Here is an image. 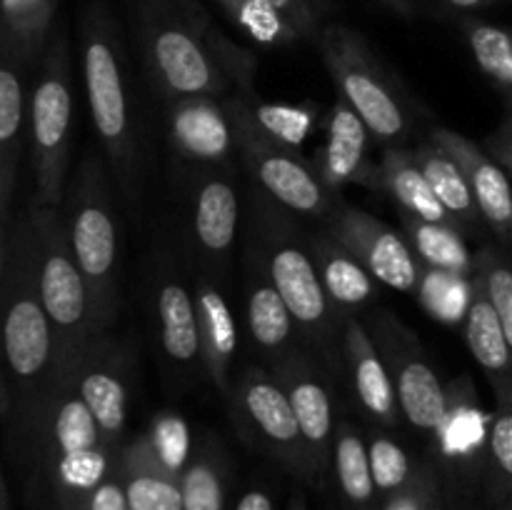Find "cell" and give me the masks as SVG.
Returning a JSON list of instances; mask_svg holds the SVG:
<instances>
[{
	"instance_id": "obj_1",
	"label": "cell",
	"mask_w": 512,
	"mask_h": 510,
	"mask_svg": "<svg viewBox=\"0 0 512 510\" xmlns=\"http://www.w3.org/2000/svg\"><path fill=\"white\" fill-rule=\"evenodd\" d=\"M25 420L55 510H83L88 495L113 470L115 450L100 438L70 373L50 380L48 388L25 408Z\"/></svg>"
},
{
	"instance_id": "obj_2",
	"label": "cell",
	"mask_w": 512,
	"mask_h": 510,
	"mask_svg": "<svg viewBox=\"0 0 512 510\" xmlns=\"http://www.w3.org/2000/svg\"><path fill=\"white\" fill-rule=\"evenodd\" d=\"M33 280L55 338V375L73 368L88 343L98 338L85 280L70 253L60 210L35 208L23 220Z\"/></svg>"
},
{
	"instance_id": "obj_3",
	"label": "cell",
	"mask_w": 512,
	"mask_h": 510,
	"mask_svg": "<svg viewBox=\"0 0 512 510\" xmlns=\"http://www.w3.org/2000/svg\"><path fill=\"white\" fill-rule=\"evenodd\" d=\"M208 20L180 0H148L140 15V45L148 73L168 103L183 98H220L228 80L205 43Z\"/></svg>"
},
{
	"instance_id": "obj_4",
	"label": "cell",
	"mask_w": 512,
	"mask_h": 510,
	"mask_svg": "<svg viewBox=\"0 0 512 510\" xmlns=\"http://www.w3.org/2000/svg\"><path fill=\"white\" fill-rule=\"evenodd\" d=\"M83 78L95 133L113 163L120 190L133 203L140 190L138 123L115 28L90 13L83 23Z\"/></svg>"
},
{
	"instance_id": "obj_5",
	"label": "cell",
	"mask_w": 512,
	"mask_h": 510,
	"mask_svg": "<svg viewBox=\"0 0 512 510\" xmlns=\"http://www.w3.org/2000/svg\"><path fill=\"white\" fill-rule=\"evenodd\" d=\"M63 203L65 238L88 288L95 330L103 335L118 308V225L100 160L80 163Z\"/></svg>"
},
{
	"instance_id": "obj_6",
	"label": "cell",
	"mask_w": 512,
	"mask_h": 510,
	"mask_svg": "<svg viewBox=\"0 0 512 510\" xmlns=\"http://www.w3.org/2000/svg\"><path fill=\"white\" fill-rule=\"evenodd\" d=\"M0 353L28 408L55 378V338L33 280L28 235L15 233L0 288Z\"/></svg>"
},
{
	"instance_id": "obj_7",
	"label": "cell",
	"mask_w": 512,
	"mask_h": 510,
	"mask_svg": "<svg viewBox=\"0 0 512 510\" xmlns=\"http://www.w3.org/2000/svg\"><path fill=\"white\" fill-rule=\"evenodd\" d=\"M315 43L340 100L363 120L368 133L378 140H403L413 125L410 100L368 40L348 25L330 23L320 28Z\"/></svg>"
},
{
	"instance_id": "obj_8",
	"label": "cell",
	"mask_w": 512,
	"mask_h": 510,
	"mask_svg": "<svg viewBox=\"0 0 512 510\" xmlns=\"http://www.w3.org/2000/svg\"><path fill=\"white\" fill-rule=\"evenodd\" d=\"M30 165L35 175V208L60 210L68 190L70 125H73V83L68 43L63 35L45 45L38 78L28 100Z\"/></svg>"
},
{
	"instance_id": "obj_9",
	"label": "cell",
	"mask_w": 512,
	"mask_h": 510,
	"mask_svg": "<svg viewBox=\"0 0 512 510\" xmlns=\"http://www.w3.org/2000/svg\"><path fill=\"white\" fill-rule=\"evenodd\" d=\"M255 235H258L255 245L258 270L280 295L293 323L323 353L330 355L335 343H340V325L345 315L338 318L340 313L325 295L310 260L308 245L300 243L288 220L273 213H260Z\"/></svg>"
},
{
	"instance_id": "obj_10",
	"label": "cell",
	"mask_w": 512,
	"mask_h": 510,
	"mask_svg": "<svg viewBox=\"0 0 512 510\" xmlns=\"http://www.w3.org/2000/svg\"><path fill=\"white\" fill-rule=\"evenodd\" d=\"M220 103L230 120L233 145L240 150L250 175L265 190V195L290 213L323 218L338 195L323 188L313 165L300 158L298 150L265 133L255 123L248 100L233 95Z\"/></svg>"
},
{
	"instance_id": "obj_11",
	"label": "cell",
	"mask_w": 512,
	"mask_h": 510,
	"mask_svg": "<svg viewBox=\"0 0 512 510\" xmlns=\"http://www.w3.org/2000/svg\"><path fill=\"white\" fill-rule=\"evenodd\" d=\"M488 413L480 408L475 385L458 378L445 385V415L430 438L435 458L430 460L438 478L445 510H470L483 505V450Z\"/></svg>"
},
{
	"instance_id": "obj_12",
	"label": "cell",
	"mask_w": 512,
	"mask_h": 510,
	"mask_svg": "<svg viewBox=\"0 0 512 510\" xmlns=\"http://www.w3.org/2000/svg\"><path fill=\"white\" fill-rule=\"evenodd\" d=\"M368 330L380 360L385 363L398 400L400 418L433 435L445 415V385L425 358L423 345L393 313H375Z\"/></svg>"
},
{
	"instance_id": "obj_13",
	"label": "cell",
	"mask_w": 512,
	"mask_h": 510,
	"mask_svg": "<svg viewBox=\"0 0 512 510\" xmlns=\"http://www.w3.org/2000/svg\"><path fill=\"white\" fill-rule=\"evenodd\" d=\"M323 220V233L343 245L368 270L370 278L400 293L418 295L425 268L415 258L403 235L388 228L383 220L373 218L355 205L343 203L340 198L333 200Z\"/></svg>"
},
{
	"instance_id": "obj_14",
	"label": "cell",
	"mask_w": 512,
	"mask_h": 510,
	"mask_svg": "<svg viewBox=\"0 0 512 510\" xmlns=\"http://www.w3.org/2000/svg\"><path fill=\"white\" fill-rule=\"evenodd\" d=\"M270 375L288 398L290 410L298 423L308 455L313 480H320L330 470V445L335 433L333 398L318 365L300 350H283L273 358Z\"/></svg>"
},
{
	"instance_id": "obj_15",
	"label": "cell",
	"mask_w": 512,
	"mask_h": 510,
	"mask_svg": "<svg viewBox=\"0 0 512 510\" xmlns=\"http://www.w3.org/2000/svg\"><path fill=\"white\" fill-rule=\"evenodd\" d=\"M238 410L255 438L295 475L313 480L308 455L288 398L265 368H248L235 388Z\"/></svg>"
},
{
	"instance_id": "obj_16",
	"label": "cell",
	"mask_w": 512,
	"mask_h": 510,
	"mask_svg": "<svg viewBox=\"0 0 512 510\" xmlns=\"http://www.w3.org/2000/svg\"><path fill=\"white\" fill-rule=\"evenodd\" d=\"M65 373L73 378L75 390L88 413L93 415L103 443L110 450H118L128 418V388H125L118 353L108 343L105 333L90 340L83 355Z\"/></svg>"
},
{
	"instance_id": "obj_17",
	"label": "cell",
	"mask_w": 512,
	"mask_h": 510,
	"mask_svg": "<svg viewBox=\"0 0 512 510\" xmlns=\"http://www.w3.org/2000/svg\"><path fill=\"white\" fill-rule=\"evenodd\" d=\"M430 140L440 150H445L463 170L480 218L498 233L500 240H508L512 230V193L508 173L490 155H485L480 145H475L473 140L455 133V130L433 128Z\"/></svg>"
},
{
	"instance_id": "obj_18",
	"label": "cell",
	"mask_w": 512,
	"mask_h": 510,
	"mask_svg": "<svg viewBox=\"0 0 512 510\" xmlns=\"http://www.w3.org/2000/svg\"><path fill=\"white\" fill-rule=\"evenodd\" d=\"M340 360L350 375L355 398H358L360 408L368 413V418L380 425H388V428L398 425L400 410L388 368L380 360L365 325L350 315H345L343 325H340Z\"/></svg>"
},
{
	"instance_id": "obj_19",
	"label": "cell",
	"mask_w": 512,
	"mask_h": 510,
	"mask_svg": "<svg viewBox=\"0 0 512 510\" xmlns=\"http://www.w3.org/2000/svg\"><path fill=\"white\" fill-rule=\"evenodd\" d=\"M168 135L180 158L225 163L233 153V130L218 98H183L168 105Z\"/></svg>"
},
{
	"instance_id": "obj_20",
	"label": "cell",
	"mask_w": 512,
	"mask_h": 510,
	"mask_svg": "<svg viewBox=\"0 0 512 510\" xmlns=\"http://www.w3.org/2000/svg\"><path fill=\"white\" fill-rule=\"evenodd\" d=\"M368 128L363 120L338 98L328 118L325 143L315 158L313 170L325 190L338 193L350 183H360L373 188L375 165L368 163Z\"/></svg>"
},
{
	"instance_id": "obj_21",
	"label": "cell",
	"mask_w": 512,
	"mask_h": 510,
	"mask_svg": "<svg viewBox=\"0 0 512 510\" xmlns=\"http://www.w3.org/2000/svg\"><path fill=\"white\" fill-rule=\"evenodd\" d=\"M115 473L128 510H183L180 475L160 460L148 433L135 435L115 450Z\"/></svg>"
},
{
	"instance_id": "obj_22",
	"label": "cell",
	"mask_w": 512,
	"mask_h": 510,
	"mask_svg": "<svg viewBox=\"0 0 512 510\" xmlns=\"http://www.w3.org/2000/svg\"><path fill=\"white\" fill-rule=\"evenodd\" d=\"M195 315H198L200 360L205 373L223 395L230 393V363L238 350V328L233 310L218 288L208 280H200L195 288Z\"/></svg>"
},
{
	"instance_id": "obj_23",
	"label": "cell",
	"mask_w": 512,
	"mask_h": 510,
	"mask_svg": "<svg viewBox=\"0 0 512 510\" xmlns=\"http://www.w3.org/2000/svg\"><path fill=\"white\" fill-rule=\"evenodd\" d=\"M465 340L473 353L475 363L488 375L498 403H512V375H510V338L505 335L498 315L490 308L478 285L470 280V298L465 305Z\"/></svg>"
},
{
	"instance_id": "obj_24",
	"label": "cell",
	"mask_w": 512,
	"mask_h": 510,
	"mask_svg": "<svg viewBox=\"0 0 512 510\" xmlns=\"http://www.w3.org/2000/svg\"><path fill=\"white\" fill-rule=\"evenodd\" d=\"M193 238L205 258L220 260L238 235V190L223 175H205L193 195Z\"/></svg>"
},
{
	"instance_id": "obj_25",
	"label": "cell",
	"mask_w": 512,
	"mask_h": 510,
	"mask_svg": "<svg viewBox=\"0 0 512 510\" xmlns=\"http://www.w3.org/2000/svg\"><path fill=\"white\" fill-rule=\"evenodd\" d=\"M308 253L320 285L338 313L360 308L375 295V280L368 270L328 233H315L308 240Z\"/></svg>"
},
{
	"instance_id": "obj_26",
	"label": "cell",
	"mask_w": 512,
	"mask_h": 510,
	"mask_svg": "<svg viewBox=\"0 0 512 510\" xmlns=\"http://www.w3.org/2000/svg\"><path fill=\"white\" fill-rule=\"evenodd\" d=\"M373 188L388 193L403 208V215L428 220V223L453 225L455 228L453 218L445 213L443 205L438 203L435 193L430 190V185L425 183L423 173L415 165L410 150H385L383 160L373 170Z\"/></svg>"
},
{
	"instance_id": "obj_27",
	"label": "cell",
	"mask_w": 512,
	"mask_h": 510,
	"mask_svg": "<svg viewBox=\"0 0 512 510\" xmlns=\"http://www.w3.org/2000/svg\"><path fill=\"white\" fill-rule=\"evenodd\" d=\"M410 153H413L415 165L420 168L425 183L430 185L438 203L453 218L455 228L460 233H470V230L478 228L480 213L475 208L473 193H470L468 180H465L458 163L445 150H440L430 138L415 150H410Z\"/></svg>"
},
{
	"instance_id": "obj_28",
	"label": "cell",
	"mask_w": 512,
	"mask_h": 510,
	"mask_svg": "<svg viewBox=\"0 0 512 510\" xmlns=\"http://www.w3.org/2000/svg\"><path fill=\"white\" fill-rule=\"evenodd\" d=\"M58 0H0V50L10 58L33 63L50 40Z\"/></svg>"
},
{
	"instance_id": "obj_29",
	"label": "cell",
	"mask_w": 512,
	"mask_h": 510,
	"mask_svg": "<svg viewBox=\"0 0 512 510\" xmlns=\"http://www.w3.org/2000/svg\"><path fill=\"white\" fill-rule=\"evenodd\" d=\"M160 340L168 360L178 368H188L200 360L198 315L193 293L178 278H165L158 288Z\"/></svg>"
},
{
	"instance_id": "obj_30",
	"label": "cell",
	"mask_w": 512,
	"mask_h": 510,
	"mask_svg": "<svg viewBox=\"0 0 512 510\" xmlns=\"http://www.w3.org/2000/svg\"><path fill=\"white\" fill-rule=\"evenodd\" d=\"M330 465L338 480L340 500L345 510H378V493L370 478L368 450L363 435L348 420L335 425L333 445H330Z\"/></svg>"
},
{
	"instance_id": "obj_31",
	"label": "cell",
	"mask_w": 512,
	"mask_h": 510,
	"mask_svg": "<svg viewBox=\"0 0 512 510\" xmlns=\"http://www.w3.org/2000/svg\"><path fill=\"white\" fill-rule=\"evenodd\" d=\"M408 245L420 260V265L428 270L453 275V278L470 280L473 275V253L465 245L463 233L453 225L428 223V220L410 218L403 215Z\"/></svg>"
},
{
	"instance_id": "obj_32",
	"label": "cell",
	"mask_w": 512,
	"mask_h": 510,
	"mask_svg": "<svg viewBox=\"0 0 512 510\" xmlns=\"http://www.w3.org/2000/svg\"><path fill=\"white\" fill-rule=\"evenodd\" d=\"M512 493V403H498L488 415L483 450V505L498 510L510 503Z\"/></svg>"
},
{
	"instance_id": "obj_33",
	"label": "cell",
	"mask_w": 512,
	"mask_h": 510,
	"mask_svg": "<svg viewBox=\"0 0 512 510\" xmlns=\"http://www.w3.org/2000/svg\"><path fill=\"white\" fill-rule=\"evenodd\" d=\"M245 303H248L250 338L255 340V345L263 353L273 355V358L283 353L290 335H293L295 323L280 295L275 293V288L263 273H255V278H250Z\"/></svg>"
},
{
	"instance_id": "obj_34",
	"label": "cell",
	"mask_w": 512,
	"mask_h": 510,
	"mask_svg": "<svg viewBox=\"0 0 512 510\" xmlns=\"http://www.w3.org/2000/svg\"><path fill=\"white\" fill-rule=\"evenodd\" d=\"M463 33L478 68L508 100L512 90V38L508 30L485 20L465 18Z\"/></svg>"
},
{
	"instance_id": "obj_35",
	"label": "cell",
	"mask_w": 512,
	"mask_h": 510,
	"mask_svg": "<svg viewBox=\"0 0 512 510\" xmlns=\"http://www.w3.org/2000/svg\"><path fill=\"white\" fill-rule=\"evenodd\" d=\"M220 10L260 45L290 48L300 43L293 25L268 3V0H218Z\"/></svg>"
},
{
	"instance_id": "obj_36",
	"label": "cell",
	"mask_w": 512,
	"mask_h": 510,
	"mask_svg": "<svg viewBox=\"0 0 512 510\" xmlns=\"http://www.w3.org/2000/svg\"><path fill=\"white\" fill-rule=\"evenodd\" d=\"M470 280L485 295L512 343V270L508 258L498 248L478 250V255H473Z\"/></svg>"
},
{
	"instance_id": "obj_37",
	"label": "cell",
	"mask_w": 512,
	"mask_h": 510,
	"mask_svg": "<svg viewBox=\"0 0 512 510\" xmlns=\"http://www.w3.org/2000/svg\"><path fill=\"white\" fill-rule=\"evenodd\" d=\"M25 123V85L20 63L0 58V158L18 160L20 133Z\"/></svg>"
},
{
	"instance_id": "obj_38",
	"label": "cell",
	"mask_w": 512,
	"mask_h": 510,
	"mask_svg": "<svg viewBox=\"0 0 512 510\" xmlns=\"http://www.w3.org/2000/svg\"><path fill=\"white\" fill-rule=\"evenodd\" d=\"M180 503L183 510H223L225 483L223 468L213 453H203L188 460L180 470Z\"/></svg>"
},
{
	"instance_id": "obj_39",
	"label": "cell",
	"mask_w": 512,
	"mask_h": 510,
	"mask_svg": "<svg viewBox=\"0 0 512 510\" xmlns=\"http://www.w3.org/2000/svg\"><path fill=\"white\" fill-rule=\"evenodd\" d=\"M365 450H368L370 478H373L380 503V500L388 498L390 493H395V490L408 483L415 463H410V455L393 438H385V435H378L370 443H365Z\"/></svg>"
},
{
	"instance_id": "obj_40",
	"label": "cell",
	"mask_w": 512,
	"mask_h": 510,
	"mask_svg": "<svg viewBox=\"0 0 512 510\" xmlns=\"http://www.w3.org/2000/svg\"><path fill=\"white\" fill-rule=\"evenodd\" d=\"M205 43H208L210 55L218 63L220 73L225 75L228 83L238 88L240 98H253L255 95V55L250 50L240 48L233 40L225 38L220 30H215L208 23L205 28Z\"/></svg>"
},
{
	"instance_id": "obj_41",
	"label": "cell",
	"mask_w": 512,
	"mask_h": 510,
	"mask_svg": "<svg viewBox=\"0 0 512 510\" xmlns=\"http://www.w3.org/2000/svg\"><path fill=\"white\" fill-rule=\"evenodd\" d=\"M378 510H445L433 463L423 460L415 465L408 483L380 500Z\"/></svg>"
},
{
	"instance_id": "obj_42",
	"label": "cell",
	"mask_w": 512,
	"mask_h": 510,
	"mask_svg": "<svg viewBox=\"0 0 512 510\" xmlns=\"http://www.w3.org/2000/svg\"><path fill=\"white\" fill-rule=\"evenodd\" d=\"M470 290V280L453 278V275L438 273V270H423V280H420L418 298L423 300L425 308L435 315V318H458L465 313L463 300H453L450 295H463Z\"/></svg>"
},
{
	"instance_id": "obj_43",
	"label": "cell",
	"mask_w": 512,
	"mask_h": 510,
	"mask_svg": "<svg viewBox=\"0 0 512 510\" xmlns=\"http://www.w3.org/2000/svg\"><path fill=\"white\" fill-rule=\"evenodd\" d=\"M245 100H248L255 123H258L265 133L273 135L275 140L290 145V148H293V143H300V140H303L310 123H313V118H310V113L305 108H270V105H253L250 98Z\"/></svg>"
},
{
	"instance_id": "obj_44",
	"label": "cell",
	"mask_w": 512,
	"mask_h": 510,
	"mask_svg": "<svg viewBox=\"0 0 512 510\" xmlns=\"http://www.w3.org/2000/svg\"><path fill=\"white\" fill-rule=\"evenodd\" d=\"M150 440H153L155 450H158L160 460L168 465L170 470L180 475V470L188 463V428L183 425V420L175 418V415H165L150 430Z\"/></svg>"
},
{
	"instance_id": "obj_45",
	"label": "cell",
	"mask_w": 512,
	"mask_h": 510,
	"mask_svg": "<svg viewBox=\"0 0 512 510\" xmlns=\"http://www.w3.org/2000/svg\"><path fill=\"white\" fill-rule=\"evenodd\" d=\"M298 33L300 40H318L328 0H268Z\"/></svg>"
},
{
	"instance_id": "obj_46",
	"label": "cell",
	"mask_w": 512,
	"mask_h": 510,
	"mask_svg": "<svg viewBox=\"0 0 512 510\" xmlns=\"http://www.w3.org/2000/svg\"><path fill=\"white\" fill-rule=\"evenodd\" d=\"M83 510H128V500H125L123 485H120L118 473H115V463H113V470L100 480L98 488L88 495Z\"/></svg>"
},
{
	"instance_id": "obj_47",
	"label": "cell",
	"mask_w": 512,
	"mask_h": 510,
	"mask_svg": "<svg viewBox=\"0 0 512 510\" xmlns=\"http://www.w3.org/2000/svg\"><path fill=\"white\" fill-rule=\"evenodd\" d=\"M485 155L495 160L505 173H510V165H512V128H510V118H505L500 123V128L485 140V145H480Z\"/></svg>"
},
{
	"instance_id": "obj_48",
	"label": "cell",
	"mask_w": 512,
	"mask_h": 510,
	"mask_svg": "<svg viewBox=\"0 0 512 510\" xmlns=\"http://www.w3.org/2000/svg\"><path fill=\"white\" fill-rule=\"evenodd\" d=\"M15 163H18V160L0 158V213H3L5 200H8L10 190H13V183H15Z\"/></svg>"
},
{
	"instance_id": "obj_49",
	"label": "cell",
	"mask_w": 512,
	"mask_h": 510,
	"mask_svg": "<svg viewBox=\"0 0 512 510\" xmlns=\"http://www.w3.org/2000/svg\"><path fill=\"white\" fill-rule=\"evenodd\" d=\"M235 510H275V508L268 493H263V490H248V493L238 500V508Z\"/></svg>"
},
{
	"instance_id": "obj_50",
	"label": "cell",
	"mask_w": 512,
	"mask_h": 510,
	"mask_svg": "<svg viewBox=\"0 0 512 510\" xmlns=\"http://www.w3.org/2000/svg\"><path fill=\"white\" fill-rule=\"evenodd\" d=\"M445 3H448L450 8L463 10V13H470V10L485 8V5H490V3H493V0H445Z\"/></svg>"
},
{
	"instance_id": "obj_51",
	"label": "cell",
	"mask_w": 512,
	"mask_h": 510,
	"mask_svg": "<svg viewBox=\"0 0 512 510\" xmlns=\"http://www.w3.org/2000/svg\"><path fill=\"white\" fill-rule=\"evenodd\" d=\"M5 258H8V238H5L3 228H0V288H3V275H5Z\"/></svg>"
},
{
	"instance_id": "obj_52",
	"label": "cell",
	"mask_w": 512,
	"mask_h": 510,
	"mask_svg": "<svg viewBox=\"0 0 512 510\" xmlns=\"http://www.w3.org/2000/svg\"><path fill=\"white\" fill-rule=\"evenodd\" d=\"M383 3L390 5V8L398 10V13H403V15L413 13V5H410V0H383Z\"/></svg>"
},
{
	"instance_id": "obj_53",
	"label": "cell",
	"mask_w": 512,
	"mask_h": 510,
	"mask_svg": "<svg viewBox=\"0 0 512 510\" xmlns=\"http://www.w3.org/2000/svg\"><path fill=\"white\" fill-rule=\"evenodd\" d=\"M0 510H10L8 493H5V483H3V473H0Z\"/></svg>"
},
{
	"instance_id": "obj_54",
	"label": "cell",
	"mask_w": 512,
	"mask_h": 510,
	"mask_svg": "<svg viewBox=\"0 0 512 510\" xmlns=\"http://www.w3.org/2000/svg\"><path fill=\"white\" fill-rule=\"evenodd\" d=\"M5 400H8V398H5V385H3V375H0V410L5 408Z\"/></svg>"
}]
</instances>
